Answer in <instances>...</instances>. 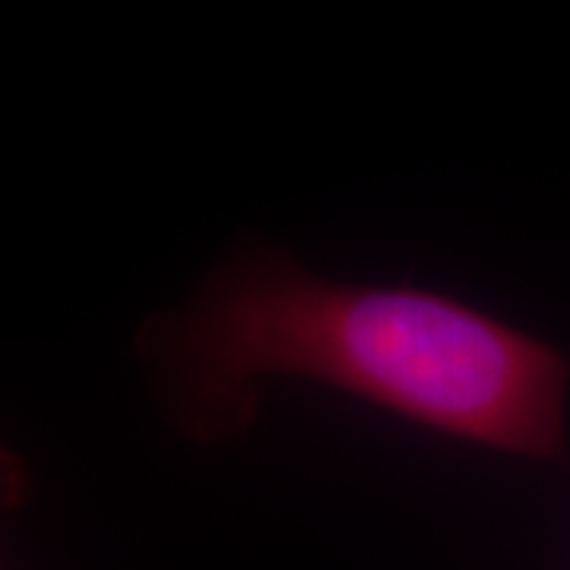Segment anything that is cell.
<instances>
[{
	"instance_id": "cell-1",
	"label": "cell",
	"mask_w": 570,
	"mask_h": 570,
	"mask_svg": "<svg viewBox=\"0 0 570 570\" xmlns=\"http://www.w3.org/2000/svg\"><path fill=\"white\" fill-rule=\"evenodd\" d=\"M137 352L168 422L197 444L242 438L257 377L295 374L482 448L564 456L561 352L428 288L314 276L264 242L235 247L187 305L146 321Z\"/></svg>"
}]
</instances>
